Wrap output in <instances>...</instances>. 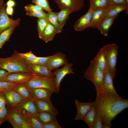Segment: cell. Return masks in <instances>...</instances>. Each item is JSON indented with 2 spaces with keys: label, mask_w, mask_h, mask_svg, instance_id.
<instances>
[{
  "label": "cell",
  "mask_w": 128,
  "mask_h": 128,
  "mask_svg": "<svg viewBox=\"0 0 128 128\" xmlns=\"http://www.w3.org/2000/svg\"><path fill=\"white\" fill-rule=\"evenodd\" d=\"M5 121L9 122L14 128H30L26 117L16 109L9 110Z\"/></svg>",
  "instance_id": "6"
},
{
  "label": "cell",
  "mask_w": 128,
  "mask_h": 128,
  "mask_svg": "<svg viewBox=\"0 0 128 128\" xmlns=\"http://www.w3.org/2000/svg\"><path fill=\"white\" fill-rule=\"evenodd\" d=\"M32 2L40 7L47 13L52 11L48 0H32Z\"/></svg>",
  "instance_id": "34"
},
{
  "label": "cell",
  "mask_w": 128,
  "mask_h": 128,
  "mask_svg": "<svg viewBox=\"0 0 128 128\" xmlns=\"http://www.w3.org/2000/svg\"><path fill=\"white\" fill-rule=\"evenodd\" d=\"M102 47L105 52L109 68L114 79L116 69L118 46L113 43L106 45Z\"/></svg>",
  "instance_id": "5"
},
{
  "label": "cell",
  "mask_w": 128,
  "mask_h": 128,
  "mask_svg": "<svg viewBox=\"0 0 128 128\" xmlns=\"http://www.w3.org/2000/svg\"><path fill=\"white\" fill-rule=\"evenodd\" d=\"M68 62L66 55L61 52H59L51 55L46 66L52 71L64 65Z\"/></svg>",
  "instance_id": "12"
},
{
  "label": "cell",
  "mask_w": 128,
  "mask_h": 128,
  "mask_svg": "<svg viewBox=\"0 0 128 128\" xmlns=\"http://www.w3.org/2000/svg\"><path fill=\"white\" fill-rule=\"evenodd\" d=\"M9 73L5 70L0 69V82L6 77Z\"/></svg>",
  "instance_id": "45"
},
{
  "label": "cell",
  "mask_w": 128,
  "mask_h": 128,
  "mask_svg": "<svg viewBox=\"0 0 128 128\" xmlns=\"http://www.w3.org/2000/svg\"><path fill=\"white\" fill-rule=\"evenodd\" d=\"M4 3V0H0V11Z\"/></svg>",
  "instance_id": "49"
},
{
  "label": "cell",
  "mask_w": 128,
  "mask_h": 128,
  "mask_svg": "<svg viewBox=\"0 0 128 128\" xmlns=\"http://www.w3.org/2000/svg\"><path fill=\"white\" fill-rule=\"evenodd\" d=\"M9 111V110L6 106L0 108V121L4 122L5 121Z\"/></svg>",
  "instance_id": "40"
},
{
  "label": "cell",
  "mask_w": 128,
  "mask_h": 128,
  "mask_svg": "<svg viewBox=\"0 0 128 128\" xmlns=\"http://www.w3.org/2000/svg\"><path fill=\"white\" fill-rule=\"evenodd\" d=\"M16 26L9 27L0 33V40L3 46L6 42L8 41Z\"/></svg>",
  "instance_id": "32"
},
{
  "label": "cell",
  "mask_w": 128,
  "mask_h": 128,
  "mask_svg": "<svg viewBox=\"0 0 128 128\" xmlns=\"http://www.w3.org/2000/svg\"><path fill=\"white\" fill-rule=\"evenodd\" d=\"M90 7L94 10L106 9L109 5V0H89Z\"/></svg>",
  "instance_id": "31"
},
{
  "label": "cell",
  "mask_w": 128,
  "mask_h": 128,
  "mask_svg": "<svg viewBox=\"0 0 128 128\" xmlns=\"http://www.w3.org/2000/svg\"><path fill=\"white\" fill-rule=\"evenodd\" d=\"M26 64L30 72L34 76L55 78L53 72L46 66L32 63H26Z\"/></svg>",
  "instance_id": "15"
},
{
  "label": "cell",
  "mask_w": 128,
  "mask_h": 128,
  "mask_svg": "<svg viewBox=\"0 0 128 128\" xmlns=\"http://www.w3.org/2000/svg\"><path fill=\"white\" fill-rule=\"evenodd\" d=\"M6 4L4 3L0 11V33L10 27H17L20 24L19 18L14 20L8 16L6 11Z\"/></svg>",
  "instance_id": "8"
},
{
  "label": "cell",
  "mask_w": 128,
  "mask_h": 128,
  "mask_svg": "<svg viewBox=\"0 0 128 128\" xmlns=\"http://www.w3.org/2000/svg\"><path fill=\"white\" fill-rule=\"evenodd\" d=\"M3 46L2 42L0 40V49L2 48Z\"/></svg>",
  "instance_id": "50"
},
{
  "label": "cell",
  "mask_w": 128,
  "mask_h": 128,
  "mask_svg": "<svg viewBox=\"0 0 128 128\" xmlns=\"http://www.w3.org/2000/svg\"><path fill=\"white\" fill-rule=\"evenodd\" d=\"M73 65L72 63L68 62L62 68L58 69L53 72L55 76L56 93H59L61 82L64 77L68 74H75L72 68Z\"/></svg>",
  "instance_id": "7"
},
{
  "label": "cell",
  "mask_w": 128,
  "mask_h": 128,
  "mask_svg": "<svg viewBox=\"0 0 128 128\" xmlns=\"http://www.w3.org/2000/svg\"><path fill=\"white\" fill-rule=\"evenodd\" d=\"M114 79L108 68L104 73L103 92L108 95L120 97L118 94L114 87L113 83Z\"/></svg>",
  "instance_id": "14"
},
{
  "label": "cell",
  "mask_w": 128,
  "mask_h": 128,
  "mask_svg": "<svg viewBox=\"0 0 128 128\" xmlns=\"http://www.w3.org/2000/svg\"><path fill=\"white\" fill-rule=\"evenodd\" d=\"M127 2H128V0H126Z\"/></svg>",
  "instance_id": "53"
},
{
  "label": "cell",
  "mask_w": 128,
  "mask_h": 128,
  "mask_svg": "<svg viewBox=\"0 0 128 128\" xmlns=\"http://www.w3.org/2000/svg\"><path fill=\"white\" fill-rule=\"evenodd\" d=\"M110 5L115 4H128L126 0H109Z\"/></svg>",
  "instance_id": "44"
},
{
  "label": "cell",
  "mask_w": 128,
  "mask_h": 128,
  "mask_svg": "<svg viewBox=\"0 0 128 128\" xmlns=\"http://www.w3.org/2000/svg\"><path fill=\"white\" fill-rule=\"evenodd\" d=\"M57 0H54V2L55 3Z\"/></svg>",
  "instance_id": "52"
},
{
  "label": "cell",
  "mask_w": 128,
  "mask_h": 128,
  "mask_svg": "<svg viewBox=\"0 0 128 128\" xmlns=\"http://www.w3.org/2000/svg\"><path fill=\"white\" fill-rule=\"evenodd\" d=\"M12 89L16 91L24 98H33L28 87L25 83H18Z\"/></svg>",
  "instance_id": "26"
},
{
  "label": "cell",
  "mask_w": 128,
  "mask_h": 128,
  "mask_svg": "<svg viewBox=\"0 0 128 128\" xmlns=\"http://www.w3.org/2000/svg\"><path fill=\"white\" fill-rule=\"evenodd\" d=\"M117 16L110 17L105 16L103 18L98 28L101 34L105 37L108 36L109 29Z\"/></svg>",
  "instance_id": "24"
},
{
  "label": "cell",
  "mask_w": 128,
  "mask_h": 128,
  "mask_svg": "<svg viewBox=\"0 0 128 128\" xmlns=\"http://www.w3.org/2000/svg\"><path fill=\"white\" fill-rule=\"evenodd\" d=\"M34 76L31 73L25 72L9 73L1 82L25 83Z\"/></svg>",
  "instance_id": "13"
},
{
  "label": "cell",
  "mask_w": 128,
  "mask_h": 128,
  "mask_svg": "<svg viewBox=\"0 0 128 128\" xmlns=\"http://www.w3.org/2000/svg\"><path fill=\"white\" fill-rule=\"evenodd\" d=\"M72 12L69 9H60L57 12V17L59 22L61 26L63 27L69 18V16Z\"/></svg>",
  "instance_id": "30"
},
{
  "label": "cell",
  "mask_w": 128,
  "mask_h": 128,
  "mask_svg": "<svg viewBox=\"0 0 128 128\" xmlns=\"http://www.w3.org/2000/svg\"><path fill=\"white\" fill-rule=\"evenodd\" d=\"M15 109L22 113H28L36 114L39 112L32 99L30 98L24 99Z\"/></svg>",
  "instance_id": "18"
},
{
  "label": "cell",
  "mask_w": 128,
  "mask_h": 128,
  "mask_svg": "<svg viewBox=\"0 0 128 128\" xmlns=\"http://www.w3.org/2000/svg\"><path fill=\"white\" fill-rule=\"evenodd\" d=\"M94 10L90 7L87 11L77 20L74 26L75 31H81L90 27L92 15Z\"/></svg>",
  "instance_id": "16"
},
{
  "label": "cell",
  "mask_w": 128,
  "mask_h": 128,
  "mask_svg": "<svg viewBox=\"0 0 128 128\" xmlns=\"http://www.w3.org/2000/svg\"><path fill=\"white\" fill-rule=\"evenodd\" d=\"M51 57V55L43 57L37 56L31 63L46 66Z\"/></svg>",
  "instance_id": "36"
},
{
  "label": "cell",
  "mask_w": 128,
  "mask_h": 128,
  "mask_svg": "<svg viewBox=\"0 0 128 128\" xmlns=\"http://www.w3.org/2000/svg\"><path fill=\"white\" fill-rule=\"evenodd\" d=\"M18 83L8 82H0V91L3 92L6 90L13 89Z\"/></svg>",
  "instance_id": "37"
},
{
  "label": "cell",
  "mask_w": 128,
  "mask_h": 128,
  "mask_svg": "<svg viewBox=\"0 0 128 128\" xmlns=\"http://www.w3.org/2000/svg\"><path fill=\"white\" fill-rule=\"evenodd\" d=\"M18 53L27 63H31L37 56L31 51L25 53Z\"/></svg>",
  "instance_id": "35"
},
{
  "label": "cell",
  "mask_w": 128,
  "mask_h": 128,
  "mask_svg": "<svg viewBox=\"0 0 128 128\" xmlns=\"http://www.w3.org/2000/svg\"><path fill=\"white\" fill-rule=\"evenodd\" d=\"M47 13L43 10L32 12H26V14L30 16L37 17L38 18H46Z\"/></svg>",
  "instance_id": "39"
},
{
  "label": "cell",
  "mask_w": 128,
  "mask_h": 128,
  "mask_svg": "<svg viewBox=\"0 0 128 128\" xmlns=\"http://www.w3.org/2000/svg\"><path fill=\"white\" fill-rule=\"evenodd\" d=\"M75 104L77 109V113L74 120H83L84 117L95 104L93 102H82L76 100Z\"/></svg>",
  "instance_id": "17"
},
{
  "label": "cell",
  "mask_w": 128,
  "mask_h": 128,
  "mask_svg": "<svg viewBox=\"0 0 128 128\" xmlns=\"http://www.w3.org/2000/svg\"><path fill=\"white\" fill-rule=\"evenodd\" d=\"M36 115L43 124L50 123L56 119V116L49 112H38Z\"/></svg>",
  "instance_id": "29"
},
{
  "label": "cell",
  "mask_w": 128,
  "mask_h": 128,
  "mask_svg": "<svg viewBox=\"0 0 128 128\" xmlns=\"http://www.w3.org/2000/svg\"><path fill=\"white\" fill-rule=\"evenodd\" d=\"M49 23L46 18H38L37 19V30L38 36L40 39L44 29Z\"/></svg>",
  "instance_id": "33"
},
{
  "label": "cell",
  "mask_w": 128,
  "mask_h": 128,
  "mask_svg": "<svg viewBox=\"0 0 128 128\" xmlns=\"http://www.w3.org/2000/svg\"><path fill=\"white\" fill-rule=\"evenodd\" d=\"M111 126L107 124H104L102 125V128H110Z\"/></svg>",
  "instance_id": "48"
},
{
  "label": "cell",
  "mask_w": 128,
  "mask_h": 128,
  "mask_svg": "<svg viewBox=\"0 0 128 128\" xmlns=\"http://www.w3.org/2000/svg\"><path fill=\"white\" fill-rule=\"evenodd\" d=\"M84 77L93 83L96 92H103L104 73L93 60L90 61L89 65L84 73Z\"/></svg>",
  "instance_id": "3"
},
{
  "label": "cell",
  "mask_w": 128,
  "mask_h": 128,
  "mask_svg": "<svg viewBox=\"0 0 128 128\" xmlns=\"http://www.w3.org/2000/svg\"><path fill=\"white\" fill-rule=\"evenodd\" d=\"M102 123L101 118L96 115L93 128H102Z\"/></svg>",
  "instance_id": "42"
},
{
  "label": "cell",
  "mask_w": 128,
  "mask_h": 128,
  "mask_svg": "<svg viewBox=\"0 0 128 128\" xmlns=\"http://www.w3.org/2000/svg\"><path fill=\"white\" fill-rule=\"evenodd\" d=\"M30 88H44L50 90L55 93V78L46 76H35L25 83Z\"/></svg>",
  "instance_id": "4"
},
{
  "label": "cell",
  "mask_w": 128,
  "mask_h": 128,
  "mask_svg": "<svg viewBox=\"0 0 128 128\" xmlns=\"http://www.w3.org/2000/svg\"><path fill=\"white\" fill-rule=\"evenodd\" d=\"M32 99L39 112H49L56 116L58 115V112L50 99H41L33 98Z\"/></svg>",
  "instance_id": "10"
},
{
  "label": "cell",
  "mask_w": 128,
  "mask_h": 128,
  "mask_svg": "<svg viewBox=\"0 0 128 128\" xmlns=\"http://www.w3.org/2000/svg\"><path fill=\"white\" fill-rule=\"evenodd\" d=\"M28 87L32 98L37 99H50L52 94L54 92L50 90L45 88H30Z\"/></svg>",
  "instance_id": "19"
},
{
  "label": "cell",
  "mask_w": 128,
  "mask_h": 128,
  "mask_svg": "<svg viewBox=\"0 0 128 128\" xmlns=\"http://www.w3.org/2000/svg\"><path fill=\"white\" fill-rule=\"evenodd\" d=\"M55 3L60 9H69L72 13L80 11L84 5V0H57Z\"/></svg>",
  "instance_id": "11"
},
{
  "label": "cell",
  "mask_w": 128,
  "mask_h": 128,
  "mask_svg": "<svg viewBox=\"0 0 128 128\" xmlns=\"http://www.w3.org/2000/svg\"><path fill=\"white\" fill-rule=\"evenodd\" d=\"M24 9L26 12H32L43 10L40 6L32 4H30L25 6Z\"/></svg>",
  "instance_id": "38"
},
{
  "label": "cell",
  "mask_w": 128,
  "mask_h": 128,
  "mask_svg": "<svg viewBox=\"0 0 128 128\" xmlns=\"http://www.w3.org/2000/svg\"><path fill=\"white\" fill-rule=\"evenodd\" d=\"M61 125L58 122L56 119L53 122L46 124H43L42 128H61Z\"/></svg>",
  "instance_id": "41"
},
{
  "label": "cell",
  "mask_w": 128,
  "mask_h": 128,
  "mask_svg": "<svg viewBox=\"0 0 128 128\" xmlns=\"http://www.w3.org/2000/svg\"><path fill=\"white\" fill-rule=\"evenodd\" d=\"M7 6L13 7L15 5V2L13 0H9L6 4Z\"/></svg>",
  "instance_id": "47"
},
{
  "label": "cell",
  "mask_w": 128,
  "mask_h": 128,
  "mask_svg": "<svg viewBox=\"0 0 128 128\" xmlns=\"http://www.w3.org/2000/svg\"><path fill=\"white\" fill-rule=\"evenodd\" d=\"M3 92L6 99V106L9 110L16 108L24 99L12 89L6 90Z\"/></svg>",
  "instance_id": "9"
},
{
  "label": "cell",
  "mask_w": 128,
  "mask_h": 128,
  "mask_svg": "<svg viewBox=\"0 0 128 128\" xmlns=\"http://www.w3.org/2000/svg\"><path fill=\"white\" fill-rule=\"evenodd\" d=\"M0 69L5 70L9 73L25 72L31 73L27 67L24 60L16 50L10 57H0Z\"/></svg>",
  "instance_id": "2"
},
{
  "label": "cell",
  "mask_w": 128,
  "mask_h": 128,
  "mask_svg": "<svg viewBox=\"0 0 128 128\" xmlns=\"http://www.w3.org/2000/svg\"><path fill=\"white\" fill-rule=\"evenodd\" d=\"M96 115V106L95 101L94 105L86 114L83 120L89 128H93Z\"/></svg>",
  "instance_id": "28"
},
{
  "label": "cell",
  "mask_w": 128,
  "mask_h": 128,
  "mask_svg": "<svg viewBox=\"0 0 128 128\" xmlns=\"http://www.w3.org/2000/svg\"></svg>",
  "instance_id": "54"
},
{
  "label": "cell",
  "mask_w": 128,
  "mask_h": 128,
  "mask_svg": "<svg viewBox=\"0 0 128 128\" xmlns=\"http://www.w3.org/2000/svg\"><path fill=\"white\" fill-rule=\"evenodd\" d=\"M6 101L3 92L0 91V108L6 106Z\"/></svg>",
  "instance_id": "43"
},
{
  "label": "cell",
  "mask_w": 128,
  "mask_h": 128,
  "mask_svg": "<svg viewBox=\"0 0 128 128\" xmlns=\"http://www.w3.org/2000/svg\"><path fill=\"white\" fill-rule=\"evenodd\" d=\"M126 10L128 14V4H115L110 5L105 9L106 16L113 17L118 16L122 11Z\"/></svg>",
  "instance_id": "20"
},
{
  "label": "cell",
  "mask_w": 128,
  "mask_h": 128,
  "mask_svg": "<svg viewBox=\"0 0 128 128\" xmlns=\"http://www.w3.org/2000/svg\"><path fill=\"white\" fill-rule=\"evenodd\" d=\"M6 11L8 15L12 16L13 15L14 10L13 7L6 6Z\"/></svg>",
  "instance_id": "46"
},
{
  "label": "cell",
  "mask_w": 128,
  "mask_h": 128,
  "mask_svg": "<svg viewBox=\"0 0 128 128\" xmlns=\"http://www.w3.org/2000/svg\"><path fill=\"white\" fill-rule=\"evenodd\" d=\"M96 92L95 101L96 114L101 118L102 125L107 124L111 126L112 120L128 107V100L102 92Z\"/></svg>",
  "instance_id": "1"
},
{
  "label": "cell",
  "mask_w": 128,
  "mask_h": 128,
  "mask_svg": "<svg viewBox=\"0 0 128 128\" xmlns=\"http://www.w3.org/2000/svg\"><path fill=\"white\" fill-rule=\"evenodd\" d=\"M4 121H0V125L4 123Z\"/></svg>",
  "instance_id": "51"
},
{
  "label": "cell",
  "mask_w": 128,
  "mask_h": 128,
  "mask_svg": "<svg viewBox=\"0 0 128 128\" xmlns=\"http://www.w3.org/2000/svg\"><path fill=\"white\" fill-rule=\"evenodd\" d=\"M22 114L27 119L30 128H42L43 124L36 114L28 113Z\"/></svg>",
  "instance_id": "25"
},
{
  "label": "cell",
  "mask_w": 128,
  "mask_h": 128,
  "mask_svg": "<svg viewBox=\"0 0 128 128\" xmlns=\"http://www.w3.org/2000/svg\"><path fill=\"white\" fill-rule=\"evenodd\" d=\"M105 16V9L94 10L92 15L90 27L98 29L100 23Z\"/></svg>",
  "instance_id": "22"
},
{
  "label": "cell",
  "mask_w": 128,
  "mask_h": 128,
  "mask_svg": "<svg viewBox=\"0 0 128 128\" xmlns=\"http://www.w3.org/2000/svg\"><path fill=\"white\" fill-rule=\"evenodd\" d=\"M46 18L49 22L56 29L59 33L61 32L63 27L61 26L59 22L57 17V12L52 11L47 13Z\"/></svg>",
  "instance_id": "27"
},
{
  "label": "cell",
  "mask_w": 128,
  "mask_h": 128,
  "mask_svg": "<svg viewBox=\"0 0 128 128\" xmlns=\"http://www.w3.org/2000/svg\"><path fill=\"white\" fill-rule=\"evenodd\" d=\"M92 60L95 64L104 73L109 68L105 52L102 47Z\"/></svg>",
  "instance_id": "21"
},
{
  "label": "cell",
  "mask_w": 128,
  "mask_h": 128,
  "mask_svg": "<svg viewBox=\"0 0 128 128\" xmlns=\"http://www.w3.org/2000/svg\"><path fill=\"white\" fill-rule=\"evenodd\" d=\"M58 33H59L56 29L49 23L43 32L41 39L46 43H48L51 41Z\"/></svg>",
  "instance_id": "23"
}]
</instances>
